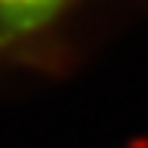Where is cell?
I'll list each match as a JSON object with an SVG mask.
<instances>
[{
    "label": "cell",
    "mask_w": 148,
    "mask_h": 148,
    "mask_svg": "<svg viewBox=\"0 0 148 148\" xmlns=\"http://www.w3.org/2000/svg\"><path fill=\"white\" fill-rule=\"evenodd\" d=\"M88 0H0V64L49 55Z\"/></svg>",
    "instance_id": "obj_1"
}]
</instances>
